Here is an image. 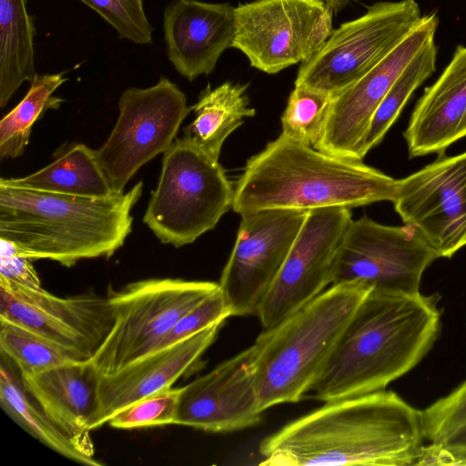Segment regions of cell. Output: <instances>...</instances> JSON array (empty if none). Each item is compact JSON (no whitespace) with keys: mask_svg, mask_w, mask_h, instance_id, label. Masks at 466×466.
Wrapping results in <instances>:
<instances>
[{"mask_svg":"<svg viewBox=\"0 0 466 466\" xmlns=\"http://www.w3.org/2000/svg\"><path fill=\"white\" fill-rule=\"evenodd\" d=\"M424 439L421 411L392 390L325 402L264 438L268 466L416 465Z\"/></svg>","mask_w":466,"mask_h":466,"instance_id":"1","label":"cell"},{"mask_svg":"<svg viewBox=\"0 0 466 466\" xmlns=\"http://www.w3.org/2000/svg\"><path fill=\"white\" fill-rule=\"evenodd\" d=\"M439 300L438 294L372 288L309 392L329 402L386 390L432 349L441 331Z\"/></svg>","mask_w":466,"mask_h":466,"instance_id":"2","label":"cell"},{"mask_svg":"<svg viewBox=\"0 0 466 466\" xmlns=\"http://www.w3.org/2000/svg\"><path fill=\"white\" fill-rule=\"evenodd\" d=\"M143 182L122 194L90 198L17 187L0 182V238L30 259L65 267L111 257L132 230L131 211Z\"/></svg>","mask_w":466,"mask_h":466,"instance_id":"3","label":"cell"},{"mask_svg":"<svg viewBox=\"0 0 466 466\" xmlns=\"http://www.w3.org/2000/svg\"><path fill=\"white\" fill-rule=\"evenodd\" d=\"M398 184L362 160L334 157L280 134L248 160L232 208L241 216L265 209L351 208L392 202Z\"/></svg>","mask_w":466,"mask_h":466,"instance_id":"4","label":"cell"},{"mask_svg":"<svg viewBox=\"0 0 466 466\" xmlns=\"http://www.w3.org/2000/svg\"><path fill=\"white\" fill-rule=\"evenodd\" d=\"M371 289L360 280L333 284L272 329L262 330L253 344L261 410L298 402L309 392Z\"/></svg>","mask_w":466,"mask_h":466,"instance_id":"5","label":"cell"},{"mask_svg":"<svg viewBox=\"0 0 466 466\" xmlns=\"http://www.w3.org/2000/svg\"><path fill=\"white\" fill-rule=\"evenodd\" d=\"M235 189L218 160L176 138L163 153L144 223L163 243L179 248L215 228L232 208Z\"/></svg>","mask_w":466,"mask_h":466,"instance_id":"6","label":"cell"},{"mask_svg":"<svg viewBox=\"0 0 466 466\" xmlns=\"http://www.w3.org/2000/svg\"><path fill=\"white\" fill-rule=\"evenodd\" d=\"M219 288L218 283L150 279L108 288L114 323L91 359L100 375L114 373L154 350L189 310Z\"/></svg>","mask_w":466,"mask_h":466,"instance_id":"7","label":"cell"},{"mask_svg":"<svg viewBox=\"0 0 466 466\" xmlns=\"http://www.w3.org/2000/svg\"><path fill=\"white\" fill-rule=\"evenodd\" d=\"M421 17L415 0L373 4L332 31L320 50L301 64L295 86L337 96L389 55Z\"/></svg>","mask_w":466,"mask_h":466,"instance_id":"8","label":"cell"},{"mask_svg":"<svg viewBox=\"0 0 466 466\" xmlns=\"http://www.w3.org/2000/svg\"><path fill=\"white\" fill-rule=\"evenodd\" d=\"M118 108L113 130L95 150L113 194L117 195L124 193L142 166L170 147L192 110L186 95L164 76L152 86L126 89Z\"/></svg>","mask_w":466,"mask_h":466,"instance_id":"9","label":"cell"},{"mask_svg":"<svg viewBox=\"0 0 466 466\" xmlns=\"http://www.w3.org/2000/svg\"><path fill=\"white\" fill-rule=\"evenodd\" d=\"M333 10L321 0H254L235 7L232 47L252 67L276 74L311 58L331 35Z\"/></svg>","mask_w":466,"mask_h":466,"instance_id":"10","label":"cell"},{"mask_svg":"<svg viewBox=\"0 0 466 466\" xmlns=\"http://www.w3.org/2000/svg\"><path fill=\"white\" fill-rule=\"evenodd\" d=\"M437 258L415 226H387L364 216L352 220L343 237L332 285L360 280L375 289L418 292Z\"/></svg>","mask_w":466,"mask_h":466,"instance_id":"11","label":"cell"},{"mask_svg":"<svg viewBox=\"0 0 466 466\" xmlns=\"http://www.w3.org/2000/svg\"><path fill=\"white\" fill-rule=\"evenodd\" d=\"M352 221L342 207L309 210L286 260L257 316L272 329L332 285L343 237Z\"/></svg>","mask_w":466,"mask_h":466,"instance_id":"12","label":"cell"},{"mask_svg":"<svg viewBox=\"0 0 466 466\" xmlns=\"http://www.w3.org/2000/svg\"><path fill=\"white\" fill-rule=\"evenodd\" d=\"M307 212L265 209L241 216L233 249L218 282L231 316L258 314Z\"/></svg>","mask_w":466,"mask_h":466,"instance_id":"13","label":"cell"},{"mask_svg":"<svg viewBox=\"0 0 466 466\" xmlns=\"http://www.w3.org/2000/svg\"><path fill=\"white\" fill-rule=\"evenodd\" d=\"M394 209L415 226L439 258L466 246V151L445 154L399 179Z\"/></svg>","mask_w":466,"mask_h":466,"instance_id":"14","label":"cell"},{"mask_svg":"<svg viewBox=\"0 0 466 466\" xmlns=\"http://www.w3.org/2000/svg\"><path fill=\"white\" fill-rule=\"evenodd\" d=\"M438 25L436 13L422 15L389 55L333 96L321 136L313 147L334 157L362 160L360 147L373 114L410 62L434 39Z\"/></svg>","mask_w":466,"mask_h":466,"instance_id":"15","label":"cell"},{"mask_svg":"<svg viewBox=\"0 0 466 466\" xmlns=\"http://www.w3.org/2000/svg\"><path fill=\"white\" fill-rule=\"evenodd\" d=\"M253 345L180 388L177 423L209 432L258 424L263 410L255 378Z\"/></svg>","mask_w":466,"mask_h":466,"instance_id":"16","label":"cell"},{"mask_svg":"<svg viewBox=\"0 0 466 466\" xmlns=\"http://www.w3.org/2000/svg\"><path fill=\"white\" fill-rule=\"evenodd\" d=\"M223 322L167 348L136 360L119 370L100 375L97 409L90 431L133 403L171 386L187 372L214 342Z\"/></svg>","mask_w":466,"mask_h":466,"instance_id":"17","label":"cell"},{"mask_svg":"<svg viewBox=\"0 0 466 466\" xmlns=\"http://www.w3.org/2000/svg\"><path fill=\"white\" fill-rule=\"evenodd\" d=\"M168 60L189 81L213 72L222 53L232 47L235 7L228 3L174 0L164 11Z\"/></svg>","mask_w":466,"mask_h":466,"instance_id":"18","label":"cell"},{"mask_svg":"<svg viewBox=\"0 0 466 466\" xmlns=\"http://www.w3.org/2000/svg\"><path fill=\"white\" fill-rule=\"evenodd\" d=\"M466 137V46H458L438 79L424 89L403 132L410 157L445 154Z\"/></svg>","mask_w":466,"mask_h":466,"instance_id":"19","label":"cell"},{"mask_svg":"<svg viewBox=\"0 0 466 466\" xmlns=\"http://www.w3.org/2000/svg\"><path fill=\"white\" fill-rule=\"evenodd\" d=\"M25 390L52 421L94 457L90 424L97 409L100 374L91 360L20 375Z\"/></svg>","mask_w":466,"mask_h":466,"instance_id":"20","label":"cell"},{"mask_svg":"<svg viewBox=\"0 0 466 466\" xmlns=\"http://www.w3.org/2000/svg\"><path fill=\"white\" fill-rule=\"evenodd\" d=\"M6 185L55 194L104 198L114 195L96 151L82 143L59 148L54 161L23 177L0 178Z\"/></svg>","mask_w":466,"mask_h":466,"instance_id":"21","label":"cell"},{"mask_svg":"<svg viewBox=\"0 0 466 466\" xmlns=\"http://www.w3.org/2000/svg\"><path fill=\"white\" fill-rule=\"evenodd\" d=\"M247 88L248 85L228 81L215 88L208 85L192 106L195 118L185 128L184 137L218 160L226 138L256 113L249 106Z\"/></svg>","mask_w":466,"mask_h":466,"instance_id":"22","label":"cell"},{"mask_svg":"<svg viewBox=\"0 0 466 466\" xmlns=\"http://www.w3.org/2000/svg\"><path fill=\"white\" fill-rule=\"evenodd\" d=\"M0 289L25 300L54 320L80 333L97 350L109 334L113 314L106 297L94 293L58 298L44 289H34L0 277Z\"/></svg>","mask_w":466,"mask_h":466,"instance_id":"23","label":"cell"},{"mask_svg":"<svg viewBox=\"0 0 466 466\" xmlns=\"http://www.w3.org/2000/svg\"><path fill=\"white\" fill-rule=\"evenodd\" d=\"M34 17L26 0H0V106L5 107L35 71Z\"/></svg>","mask_w":466,"mask_h":466,"instance_id":"24","label":"cell"},{"mask_svg":"<svg viewBox=\"0 0 466 466\" xmlns=\"http://www.w3.org/2000/svg\"><path fill=\"white\" fill-rule=\"evenodd\" d=\"M0 404L3 410L23 430L56 452L76 462L99 466L102 462L86 453L46 414L23 386L21 376L2 359Z\"/></svg>","mask_w":466,"mask_h":466,"instance_id":"25","label":"cell"},{"mask_svg":"<svg viewBox=\"0 0 466 466\" xmlns=\"http://www.w3.org/2000/svg\"><path fill=\"white\" fill-rule=\"evenodd\" d=\"M65 72L35 75L22 101L0 121V158L21 157L29 144L34 124L48 109H57L64 99L53 96L67 78Z\"/></svg>","mask_w":466,"mask_h":466,"instance_id":"26","label":"cell"},{"mask_svg":"<svg viewBox=\"0 0 466 466\" xmlns=\"http://www.w3.org/2000/svg\"><path fill=\"white\" fill-rule=\"evenodd\" d=\"M436 60L437 46L432 39L410 62L377 107L361 144V159L382 141L413 92L435 72Z\"/></svg>","mask_w":466,"mask_h":466,"instance_id":"27","label":"cell"},{"mask_svg":"<svg viewBox=\"0 0 466 466\" xmlns=\"http://www.w3.org/2000/svg\"><path fill=\"white\" fill-rule=\"evenodd\" d=\"M0 349L2 355L17 367L20 375L35 374L62 364L90 360L79 351L5 320H0Z\"/></svg>","mask_w":466,"mask_h":466,"instance_id":"28","label":"cell"},{"mask_svg":"<svg viewBox=\"0 0 466 466\" xmlns=\"http://www.w3.org/2000/svg\"><path fill=\"white\" fill-rule=\"evenodd\" d=\"M0 320L24 327L53 342L79 351L90 360L97 351V348L80 333L4 289H0Z\"/></svg>","mask_w":466,"mask_h":466,"instance_id":"29","label":"cell"},{"mask_svg":"<svg viewBox=\"0 0 466 466\" xmlns=\"http://www.w3.org/2000/svg\"><path fill=\"white\" fill-rule=\"evenodd\" d=\"M332 97L295 86L281 116V134L295 142L314 147L321 136Z\"/></svg>","mask_w":466,"mask_h":466,"instance_id":"30","label":"cell"},{"mask_svg":"<svg viewBox=\"0 0 466 466\" xmlns=\"http://www.w3.org/2000/svg\"><path fill=\"white\" fill-rule=\"evenodd\" d=\"M96 12L123 39L138 45H152L153 27L143 0H78Z\"/></svg>","mask_w":466,"mask_h":466,"instance_id":"31","label":"cell"},{"mask_svg":"<svg viewBox=\"0 0 466 466\" xmlns=\"http://www.w3.org/2000/svg\"><path fill=\"white\" fill-rule=\"evenodd\" d=\"M179 394L180 388L164 389L120 410L107 423L124 430L176 424Z\"/></svg>","mask_w":466,"mask_h":466,"instance_id":"32","label":"cell"},{"mask_svg":"<svg viewBox=\"0 0 466 466\" xmlns=\"http://www.w3.org/2000/svg\"><path fill=\"white\" fill-rule=\"evenodd\" d=\"M420 411L424 439L439 444L466 425V380Z\"/></svg>","mask_w":466,"mask_h":466,"instance_id":"33","label":"cell"},{"mask_svg":"<svg viewBox=\"0 0 466 466\" xmlns=\"http://www.w3.org/2000/svg\"><path fill=\"white\" fill-rule=\"evenodd\" d=\"M230 316V309L218 288L195 308L186 313L157 343L151 352L176 344L215 323L224 322L225 319Z\"/></svg>","mask_w":466,"mask_h":466,"instance_id":"34","label":"cell"},{"mask_svg":"<svg viewBox=\"0 0 466 466\" xmlns=\"http://www.w3.org/2000/svg\"><path fill=\"white\" fill-rule=\"evenodd\" d=\"M0 277L26 287L42 288L32 260L19 255L15 245L6 239L0 238Z\"/></svg>","mask_w":466,"mask_h":466,"instance_id":"35","label":"cell"},{"mask_svg":"<svg viewBox=\"0 0 466 466\" xmlns=\"http://www.w3.org/2000/svg\"><path fill=\"white\" fill-rule=\"evenodd\" d=\"M453 455V465H466V425L439 443Z\"/></svg>","mask_w":466,"mask_h":466,"instance_id":"36","label":"cell"},{"mask_svg":"<svg viewBox=\"0 0 466 466\" xmlns=\"http://www.w3.org/2000/svg\"><path fill=\"white\" fill-rule=\"evenodd\" d=\"M326 3L334 12L341 11L350 0H321Z\"/></svg>","mask_w":466,"mask_h":466,"instance_id":"37","label":"cell"}]
</instances>
